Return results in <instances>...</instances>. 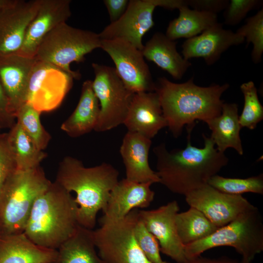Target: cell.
I'll return each mask as SVG.
<instances>
[{
	"label": "cell",
	"instance_id": "16",
	"mask_svg": "<svg viewBox=\"0 0 263 263\" xmlns=\"http://www.w3.org/2000/svg\"><path fill=\"white\" fill-rule=\"evenodd\" d=\"M70 0H40L38 11L29 23L23 44L18 53L34 57L44 37L71 16Z\"/></svg>",
	"mask_w": 263,
	"mask_h": 263
},
{
	"label": "cell",
	"instance_id": "14",
	"mask_svg": "<svg viewBox=\"0 0 263 263\" xmlns=\"http://www.w3.org/2000/svg\"><path fill=\"white\" fill-rule=\"evenodd\" d=\"M179 209L177 202L174 200L155 209L138 210V216L157 240L160 252L176 263H187L184 245L178 235L175 223Z\"/></svg>",
	"mask_w": 263,
	"mask_h": 263
},
{
	"label": "cell",
	"instance_id": "39",
	"mask_svg": "<svg viewBox=\"0 0 263 263\" xmlns=\"http://www.w3.org/2000/svg\"><path fill=\"white\" fill-rule=\"evenodd\" d=\"M105 4L110 17L111 23L118 20L125 12L129 0H104Z\"/></svg>",
	"mask_w": 263,
	"mask_h": 263
},
{
	"label": "cell",
	"instance_id": "2",
	"mask_svg": "<svg viewBox=\"0 0 263 263\" xmlns=\"http://www.w3.org/2000/svg\"><path fill=\"white\" fill-rule=\"evenodd\" d=\"M155 83L154 92L167 127L175 138L181 135L185 126H194L195 121L205 122L219 116L224 103L221 96L229 87L228 83L199 86L194 83L193 77L176 83L161 77Z\"/></svg>",
	"mask_w": 263,
	"mask_h": 263
},
{
	"label": "cell",
	"instance_id": "17",
	"mask_svg": "<svg viewBox=\"0 0 263 263\" xmlns=\"http://www.w3.org/2000/svg\"><path fill=\"white\" fill-rule=\"evenodd\" d=\"M36 61L35 57L18 54L0 58V81L9 112L15 118L19 109L25 103L29 78Z\"/></svg>",
	"mask_w": 263,
	"mask_h": 263
},
{
	"label": "cell",
	"instance_id": "42",
	"mask_svg": "<svg viewBox=\"0 0 263 263\" xmlns=\"http://www.w3.org/2000/svg\"><path fill=\"white\" fill-rule=\"evenodd\" d=\"M1 130V129L0 128V134L1 133H0V130Z\"/></svg>",
	"mask_w": 263,
	"mask_h": 263
},
{
	"label": "cell",
	"instance_id": "40",
	"mask_svg": "<svg viewBox=\"0 0 263 263\" xmlns=\"http://www.w3.org/2000/svg\"><path fill=\"white\" fill-rule=\"evenodd\" d=\"M187 263H239V262L227 257H221L217 259H209L200 256L188 260Z\"/></svg>",
	"mask_w": 263,
	"mask_h": 263
},
{
	"label": "cell",
	"instance_id": "9",
	"mask_svg": "<svg viewBox=\"0 0 263 263\" xmlns=\"http://www.w3.org/2000/svg\"><path fill=\"white\" fill-rule=\"evenodd\" d=\"M92 66V87L100 106L94 131L103 132L124 124L135 93L126 87L114 68L96 63Z\"/></svg>",
	"mask_w": 263,
	"mask_h": 263
},
{
	"label": "cell",
	"instance_id": "30",
	"mask_svg": "<svg viewBox=\"0 0 263 263\" xmlns=\"http://www.w3.org/2000/svg\"><path fill=\"white\" fill-rule=\"evenodd\" d=\"M40 113L29 104L25 103L18 111L16 119L23 131L36 146L43 150L50 140V135L42 125Z\"/></svg>",
	"mask_w": 263,
	"mask_h": 263
},
{
	"label": "cell",
	"instance_id": "12",
	"mask_svg": "<svg viewBox=\"0 0 263 263\" xmlns=\"http://www.w3.org/2000/svg\"><path fill=\"white\" fill-rule=\"evenodd\" d=\"M113 60L115 69L126 87L134 93L154 92L149 67L142 51L119 39L101 40V47Z\"/></svg>",
	"mask_w": 263,
	"mask_h": 263
},
{
	"label": "cell",
	"instance_id": "7",
	"mask_svg": "<svg viewBox=\"0 0 263 263\" xmlns=\"http://www.w3.org/2000/svg\"><path fill=\"white\" fill-rule=\"evenodd\" d=\"M100 47L98 34L75 28L64 22L44 37L35 57L38 61L56 67L74 79H79L80 74L72 70L70 64L74 62H83L87 54Z\"/></svg>",
	"mask_w": 263,
	"mask_h": 263
},
{
	"label": "cell",
	"instance_id": "28",
	"mask_svg": "<svg viewBox=\"0 0 263 263\" xmlns=\"http://www.w3.org/2000/svg\"><path fill=\"white\" fill-rule=\"evenodd\" d=\"M7 134L16 169L28 170L39 166L46 153L36 146L17 122Z\"/></svg>",
	"mask_w": 263,
	"mask_h": 263
},
{
	"label": "cell",
	"instance_id": "26",
	"mask_svg": "<svg viewBox=\"0 0 263 263\" xmlns=\"http://www.w3.org/2000/svg\"><path fill=\"white\" fill-rule=\"evenodd\" d=\"M93 230L78 225L57 249L53 263H107L96 253Z\"/></svg>",
	"mask_w": 263,
	"mask_h": 263
},
{
	"label": "cell",
	"instance_id": "27",
	"mask_svg": "<svg viewBox=\"0 0 263 263\" xmlns=\"http://www.w3.org/2000/svg\"><path fill=\"white\" fill-rule=\"evenodd\" d=\"M178 9V17L170 21L165 34L172 40L193 38L219 23L216 14L190 9L186 4Z\"/></svg>",
	"mask_w": 263,
	"mask_h": 263
},
{
	"label": "cell",
	"instance_id": "25",
	"mask_svg": "<svg viewBox=\"0 0 263 263\" xmlns=\"http://www.w3.org/2000/svg\"><path fill=\"white\" fill-rule=\"evenodd\" d=\"M100 113L99 101L92 87V81L82 84L78 103L71 115L61 125V129L69 136L77 137L94 130Z\"/></svg>",
	"mask_w": 263,
	"mask_h": 263
},
{
	"label": "cell",
	"instance_id": "15",
	"mask_svg": "<svg viewBox=\"0 0 263 263\" xmlns=\"http://www.w3.org/2000/svg\"><path fill=\"white\" fill-rule=\"evenodd\" d=\"M40 0H8L0 9V58L17 54Z\"/></svg>",
	"mask_w": 263,
	"mask_h": 263
},
{
	"label": "cell",
	"instance_id": "22",
	"mask_svg": "<svg viewBox=\"0 0 263 263\" xmlns=\"http://www.w3.org/2000/svg\"><path fill=\"white\" fill-rule=\"evenodd\" d=\"M57 250L40 246L24 233L0 234V263H53Z\"/></svg>",
	"mask_w": 263,
	"mask_h": 263
},
{
	"label": "cell",
	"instance_id": "24",
	"mask_svg": "<svg viewBox=\"0 0 263 263\" xmlns=\"http://www.w3.org/2000/svg\"><path fill=\"white\" fill-rule=\"evenodd\" d=\"M239 117L236 103H224L221 114L205 122L211 131L210 138L219 151L224 153L227 149L232 148L239 155L243 154Z\"/></svg>",
	"mask_w": 263,
	"mask_h": 263
},
{
	"label": "cell",
	"instance_id": "38",
	"mask_svg": "<svg viewBox=\"0 0 263 263\" xmlns=\"http://www.w3.org/2000/svg\"><path fill=\"white\" fill-rule=\"evenodd\" d=\"M15 119L9 112L7 99L0 81V128L11 129L16 123Z\"/></svg>",
	"mask_w": 263,
	"mask_h": 263
},
{
	"label": "cell",
	"instance_id": "18",
	"mask_svg": "<svg viewBox=\"0 0 263 263\" xmlns=\"http://www.w3.org/2000/svg\"><path fill=\"white\" fill-rule=\"evenodd\" d=\"M241 36L224 29L221 23L204 31L200 35L187 39L182 45L184 58H202L208 65L214 64L229 48L244 42Z\"/></svg>",
	"mask_w": 263,
	"mask_h": 263
},
{
	"label": "cell",
	"instance_id": "4",
	"mask_svg": "<svg viewBox=\"0 0 263 263\" xmlns=\"http://www.w3.org/2000/svg\"><path fill=\"white\" fill-rule=\"evenodd\" d=\"M75 197L57 183H52L36 200L23 233L35 244L57 250L77 226Z\"/></svg>",
	"mask_w": 263,
	"mask_h": 263
},
{
	"label": "cell",
	"instance_id": "11",
	"mask_svg": "<svg viewBox=\"0 0 263 263\" xmlns=\"http://www.w3.org/2000/svg\"><path fill=\"white\" fill-rule=\"evenodd\" d=\"M73 79L56 67L37 60L29 78L25 103L40 113L56 109L71 88Z\"/></svg>",
	"mask_w": 263,
	"mask_h": 263
},
{
	"label": "cell",
	"instance_id": "37",
	"mask_svg": "<svg viewBox=\"0 0 263 263\" xmlns=\"http://www.w3.org/2000/svg\"><path fill=\"white\" fill-rule=\"evenodd\" d=\"M185 4L192 9L211 13H217L225 10L228 5V0H184Z\"/></svg>",
	"mask_w": 263,
	"mask_h": 263
},
{
	"label": "cell",
	"instance_id": "33",
	"mask_svg": "<svg viewBox=\"0 0 263 263\" xmlns=\"http://www.w3.org/2000/svg\"><path fill=\"white\" fill-rule=\"evenodd\" d=\"M236 33L243 37L247 45L252 43L251 58L255 64L262 60L263 53V9L246 19L245 23Z\"/></svg>",
	"mask_w": 263,
	"mask_h": 263
},
{
	"label": "cell",
	"instance_id": "35",
	"mask_svg": "<svg viewBox=\"0 0 263 263\" xmlns=\"http://www.w3.org/2000/svg\"><path fill=\"white\" fill-rule=\"evenodd\" d=\"M263 4L261 0H231L224 12V23L235 26L244 19L252 10L259 8Z\"/></svg>",
	"mask_w": 263,
	"mask_h": 263
},
{
	"label": "cell",
	"instance_id": "21",
	"mask_svg": "<svg viewBox=\"0 0 263 263\" xmlns=\"http://www.w3.org/2000/svg\"><path fill=\"white\" fill-rule=\"evenodd\" d=\"M151 139L139 133L127 132L120 148L125 167L126 179L137 183H160L156 172L149 165V154Z\"/></svg>",
	"mask_w": 263,
	"mask_h": 263
},
{
	"label": "cell",
	"instance_id": "13",
	"mask_svg": "<svg viewBox=\"0 0 263 263\" xmlns=\"http://www.w3.org/2000/svg\"><path fill=\"white\" fill-rule=\"evenodd\" d=\"M185 199L190 207L202 212L218 228L254 207L242 195L224 193L208 184L189 192Z\"/></svg>",
	"mask_w": 263,
	"mask_h": 263
},
{
	"label": "cell",
	"instance_id": "36",
	"mask_svg": "<svg viewBox=\"0 0 263 263\" xmlns=\"http://www.w3.org/2000/svg\"><path fill=\"white\" fill-rule=\"evenodd\" d=\"M16 169L7 133L0 134V190L11 173Z\"/></svg>",
	"mask_w": 263,
	"mask_h": 263
},
{
	"label": "cell",
	"instance_id": "1",
	"mask_svg": "<svg viewBox=\"0 0 263 263\" xmlns=\"http://www.w3.org/2000/svg\"><path fill=\"white\" fill-rule=\"evenodd\" d=\"M193 128H188L187 144L184 149L169 151L164 143L153 149L159 183L171 192L185 196L208 184L210 178L217 174L228 162L225 153L219 151L210 137L204 133V147L192 146Z\"/></svg>",
	"mask_w": 263,
	"mask_h": 263
},
{
	"label": "cell",
	"instance_id": "23",
	"mask_svg": "<svg viewBox=\"0 0 263 263\" xmlns=\"http://www.w3.org/2000/svg\"><path fill=\"white\" fill-rule=\"evenodd\" d=\"M175 40L170 39L165 34L156 32L144 45L142 53L144 57L166 71L174 79H180L191 63L178 52Z\"/></svg>",
	"mask_w": 263,
	"mask_h": 263
},
{
	"label": "cell",
	"instance_id": "6",
	"mask_svg": "<svg viewBox=\"0 0 263 263\" xmlns=\"http://www.w3.org/2000/svg\"><path fill=\"white\" fill-rule=\"evenodd\" d=\"M222 246L235 249L242 257L239 263H251L256 255L263 250V220L257 207L241 213L207 238L184 245L185 254L188 260Z\"/></svg>",
	"mask_w": 263,
	"mask_h": 263
},
{
	"label": "cell",
	"instance_id": "19",
	"mask_svg": "<svg viewBox=\"0 0 263 263\" xmlns=\"http://www.w3.org/2000/svg\"><path fill=\"white\" fill-rule=\"evenodd\" d=\"M123 124L128 132L150 139L161 129L167 127L156 93H135Z\"/></svg>",
	"mask_w": 263,
	"mask_h": 263
},
{
	"label": "cell",
	"instance_id": "3",
	"mask_svg": "<svg viewBox=\"0 0 263 263\" xmlns=\"http://www.w3.org/2000/svg\"><path fill=\"white\" fill-rule=\"evenodd\" d=\"M119 172L103 162L85 167L78 159L66 156L60 162L56 182L69 192L76 194L78 225L93 229L99 211L105 210L110 193L118 182Z\"/></svg>",
	"mask_w": 263,
	"mask_h": 263
},
{
	"label": "cell",
	"instance_id": "34",
	"mask_svg": "<svg viewBox=\"0 0 263 263\" xmlns=\"http://www.w3.org/2000/svg\"><path fill=\"white\" fill-rule=\"evenodd\" d=\"M134 233L137 242L147 259L151 263H170L163 261L160 255L158 242L146 228L138 216Z\"/></svg>",
	"mask_w": 263,
	"mask_h": 263
},
{
	"label": "cell",
	"instance_id": "8",
	"mask_svg": "<svg viewBox=\"0 0 263 263\" xmlns=\"http://www.w3.org/2000/svg\"><path fill=\"white\" fill-rule=\"evenodd\" d=\"M138 219L135 209L123 218L99 220L100 226L93 230L99 256L107 263H151L141 249L134 228Z\"/></svg>",
	"mask_w": 263,
	"mask_h": 263
},
{
	"label": "cell",
	"instance_id": "20",
	"mask_svg": "<svg viewBox=\"0 0 263 263\" xmlns=\"http://www.w3.org/2000/svg\"><path fill=\"white\" fill-rule=\"evenodd\" d=\"M151 183H137L126 178L119 181L112 190L107 205L99 220L123 218L132 210L148 207L153 201L154 192Z\"/></svg>",
	"mask_w": 263,
	"mask_h": 263
},
{
	"label": "cell",
	"instance_id": "5",
	"mask_svg": "<svg viewBox=\"0 0 263 263\" xmlns=\"http://www.w3.org/2000/svg\"><path fill=\"white\" fill-rule=\"evenodd\" d=\"M51 183L40 166L13 171L0 190V234L23 233L36 200Z\"/></svg>",
	"mask_w": 263,
	"mask_h": 263
},
{
	"label": "cell",
	"instance_id": "32",
	"mask_svg": "<svg viewBox=\"0 0 263 263\" xmlns=\"http://www.w3.org/2000/svg\"><path fill=\"white\" fill-rule=\"evenodd\" d=\"M240 89L244 95V105L239 117L240 124L242 128L254 130L263 119V107L259 101L257 90L253 81L243 83Z\"/></svg>",
	"mask_w": 263,
	"mask_h": 263
},
{
	"label": "cell",
	"instance_id": "41",
	"mask_svg": "<svg viewBox=\"0 0 263 263\" xmlns=\"http://www.w3.org/2000/svg\"><path fill=\"white\" fill-rule=\"evenodd\" d=\"M8 1V0H0V9L2 8Z\"/></svg>",
	"mask_w": 263,
	"mask_h": 263
},
{
	"label": "cell",
	"instance_id": "10",
	"mask_svg": "<svg viewBox=\"0 0 263 263\" xmlns=\"http://www.w3.org/2000/svg\"><path fill=\"white\" fill-rule=\"evenodd\" d=\"M184 4V0H130L122 16L105 27L99 37L101 40H123L142 51V38L154 25L155 8L173 10Z\"/></svg>",
	"mask_w": 263,
	"mask_h": 263
},
{
	"label": "cell",
	"instance_id": "29",
	"mask_svg": "<svg viewBox=\"0 0 263 263\" xmlns=\"http://www.w3.org/2000/svg\"><path fill=\"white\" fill-rule=\"evenodd\" d=\"M178 235L184 245L209 236L218 228L200 211L190 207L175 217Z\"/></svg>",
	"mask_w": 263,
	"mask_h": 263
},
{
	"label": "cell",
	"instance_id": "31",
	"mask_svg": "<svg viewBox=\"0 0 263 263\" xmlns=\"http://www.w3.org/2000/svg\"><path fill=\"white\" fill-rule=\"evenodd\" d=\"M208 185L224 193L242 195L246 192L263 194V175L246 178L224 177L216 174L209 180Z\"/></svg>",
	"mask_w": 263,
	"mask_h": 263
}]
</instances>
